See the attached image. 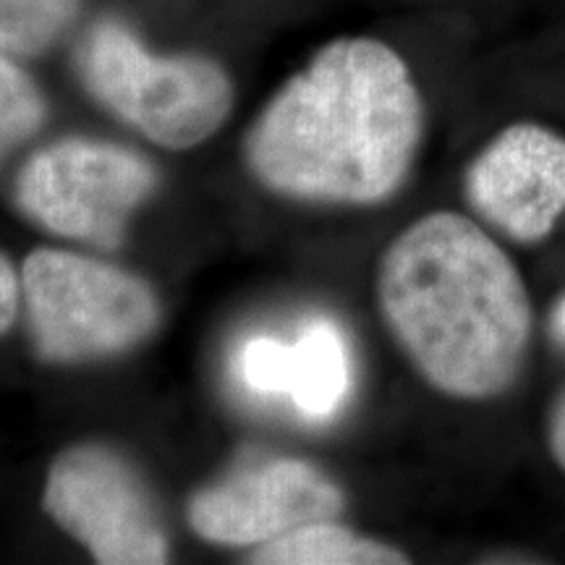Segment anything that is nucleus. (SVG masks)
Here are the masks:
<instances>
[{
    "mask_svg": "<svg viewBox=\"0 0 565 565\" xmlns=\"http://www.w3.org/2000/svg\"><path fill=\"white\" fill-rule=\"evenodd\" d=\"M422 134L404 55L377 38H341L275 92L246 137V162L278 194L370 207L404 186Z\"/></svg>",
    "mask_w": 565,
    "mask_h": 565,
    "instance_id": "1",
    "label": "nucleus"
},
{
    "mask_svg": "<svg viewBox=\"0 0 565 565\" xmlns=\"http://www.w3.org/2000/svg\"><path fill=\"white\" fill-rule=\"evenodd\" d=\"M377 307L393 341L437 393L494 401L519 383L534 341V301L482 225L429 212L387 244Z\"/></svg>",
    "mask_w": 565,
    "mask_h": 565,
    "instance_id": "2",
    "label": "nucleus"
},
{
    "mask_svg": "<svg viewBox=\"0 0 565 565\" xmlns=\"http://www.w3.org/2000/svg\"><path fill=\"white\" fill-rule=\"evenodd\" d=\"M76 71L105 110L168 150L207 141L233 108V84L221 63L200 53H152L116 19L89 26Z\"/></svg>",
    "mask_w": 565,
    "mask_h": 565,
    "instance_id": "3",
    "label": "nucleus"
},
{
    "mask_svg": "<svg viewBox=\"0 0 565 565\" xmlns=\"http://www.w3.org/2000/svg\"><path fill=\"white\" fill-rule=\"evenodd\" d=\"M34 349L53 364L116 356L158 328L152 288L121 267L63 249H38L21 270Z\"/></svg>",
    "mask_w": 565,
    "mask_h": 565,
    "instance_id": "4",
    "label": "nucleus"
},
{
    "mask_svg": "<svg viewBox=\"0 0 565 565\" xmlns=\"http://www.w3.org/2000/svg\"><path fill=\"white\" fill-rule=\"evenodd\" d=\"M158 186L141 154L89 139H63L24 162L17 207L40 228L97 249L124 242L131 212Z\"/></svg>",
    "mask_w": 565,
    "mask_h": 565,
    "instance_id": "5",
    "label": "nucleus"
},
{
    "mask_svg": "<svg viewBox=\"0 0 565 565\" xmlns=\"http://www.w3.org/2000/svg\"><path fill=\"white\" fill-rule=\"evenodd\" d=\"M42 505L97 563H166L168 540L150 492L131 463L105 445H76L55 458Z\"/></svg>",
    "mask_w": 565,
    "mask_h": 565,
    "instance_id": "6",
    "label": "nucleus"
},
{
    "mask_svg": "<svg viewBox=\"0 0 565 565\" xmlns=\"http://www.w3.org/2000/svg\"><path fill=\"white\" fill-rule=\"evenodd\" d=\"M463 192L500 236L521 246L547 242L565 215V137L534 121L505 126L469 162Z\"/></svg>",
    "mask_w": 565,
    "mask_h": 565,
    "instance_id": "7",
    "label": "nucleus"
},
{
    "mask_svg": "<svg viewBox=\"0 0 565 565\" xmlns=\"http://www.w3.org/2000/svg\"><path fill=\"white\" fill-rule=\"evenodd\" d=\"M343 505L341 487L317 466L278 458L196 492L189 524L217 545H265L315 521L338 519Z\"/></svg>",
    "mask_w": 565,
    "mask_h": 565,
    "instance_id": "8",
    "label": "nucleus"
},
{
    "mask_svg": "<svg viewBox=\"0 0 565 565\" xmlns=\"http://www.w3.org/2000/svg\"><path fill=\"white\" fill-rule=\"evenodd\" d=\"M238 377L246 391L278 398L288 395L309 422H328L349 401L351 349L333 320H315L294 343L280 338H249L238 351Z\"/></svg>",
    "mask_w": 565,
    "mask_h": 565,
    "instance_id": "9",
    "label": "nucleus"
},
{
    "mask_svg": "<svg viewBox=\"0 0 565 565\" xmlns=\"http://www.w3.org/2000/svg\"><path fill=\"white\" fill-rule=\"evenodd\" d=\"M252 563L265 565H404V550L351 532L338 519L315 521L294 532L265 542Z\"/></svg>",
    "mask_w": 565,
    "mask_h": 565,
    "instance_id": "10",
    "label": "nucleus"
},
{
    "mask_svg": "<svg viewBox=\"0 0 565 565\" xmlns=\"http://www.w3.org/2000/svg\"><path fill=\"white\" fill-rule=\"evenodd\" d=\"M82 0H0V53L34 58L74 24Z\"/></svg>",
    "mask_w": 565,
    "mask_h": 565,
    "instance_id": "11",
    "label": "nucleus"
},
{
    "mask_svg": "<svg viewBox=\"0 0 565 565\" xmlns=\"http://www.w3.org/2000/svg\"><path fill=\"white\" fill-rule=\"evenodd\" d=\"M47 118V103L38 82L0 53V166L30 141Z\"/></svg>",
    "mask_w": 565,
    "mask_h": 565,
    "instance_id": "12",
    "label": "nucleus"
},
{
    "mask_svg": "<svg viewBox=\"0 0 565 565\" xmlns=\"http://www.w3.org/2000/svg\"><path fill=\"white\" fill-rule=\"evenodd\" d=\"M545 443L547 454L565 477V385L553 395L545 414Z\"/></svg>",
    "mask_w": 565,
    "mask_h": 565,
    "instance_id": "13",
    "label": "nucleus"
},
{
    "mask_svg": "<svg viewBox=\"0 0 565 565\" xmlns=\"http://www.w3.org/2000/svg\"><path fill=\"white\" fill-rule=\"evenodd\" d=\"M21 301V280L13 273L9 259L0 254V335L11 328L13 320H17Z\"/></svg>",
    "mask_w": 565,
    "mask_h": 565,
    "instance_id": "14",
    "label": "nucleus"
},
{
    "mask_svg": "<svg viewBox=\"0 0 565 565\" xmlns=\"http://www.w3.org/2000/svg\"><path fill=\"white\" fill-rule=\"evenodd\" d=\"M557 322H561V328L565 330V299L561 301V312H557Z\"/></svg>",
    "mask_w": 565,
    "mask_h": 565,
    "instance_id": "15",
    "label": "nucleus"
}]
</instances>
